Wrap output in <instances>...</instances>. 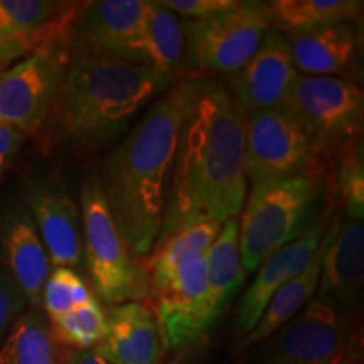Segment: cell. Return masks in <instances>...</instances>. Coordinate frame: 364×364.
Wrapping results in <instances>:
<instances>
[{
  "instance_id": "ffe728a7",
  "label": "cell",
  "mask_w": 364,
  "mask_h": 364,
  "mask_svg": "<svg viewBox=\"0 0 364 364\" xmlns=\"http://www.w3.org/2000/svg\"><path fill=\"white\" fill-rule=\"evenodd\" d=\"M338 226L339 218H334L321 245H318L316 255L312 257V260L309 262V265L302 272H299L292 280L287 282L279 292L270 299L265 312L262 314L260 321L257 322V326L253 327V331L250 332L247 338H243L245 346L263 343L272 334H275L282 326H285L290 318L297 316L314 299V295L317 292L318 279H321L322 260H324V255L327 248H329L332 238H334Z\"/></svg>"
},
{
  "instance_id": "484cf974",
  "label": "cell",
  "mask_w": 364,
  "mask_h": 364,
  "mask_svg": "<svg viewBox=\"0 0 364 364\" xmlns=\"http://www.w3.org/2000/svg\"><path fill=\"white\" fill-rule=\"evenodd\" d=\"M327 196L338 201L348 220L364 218V152L363 140L338 150L327 159Z\"/></svg>"
},
{
  "instance_id": "5b68a950",
  "label": "cell",
  "mask_w": 364,
  "mask_h": 364,
  "mask_svg": "<svg viewBox=\"0 0 364 364\" xmlns=\"http://www.w3.org/2000/svg\"><path fill=\"white\" fill-rule=\"evenodd\" d=\"M83 260L95 294L108 306L144 302L150 297L149 273L132 255L113 221L98 174H88L81 186Z\"/></svg>"
},
{
  "instance_id": "9a60e30c",
  "label": "cell",
  "mask_w": 364,
  "mask_h": 364,
  "mask_svg": "<svg viewBox=\"0 0 364 364\" xmlns=\"http://www.w3.org/2000/svg\"><path fill=\"white\" fill-rule=\"evenodd\" d=\"M27 209L49 255L51 267H83L80 209L63 186L38 182L27 194Z\"/></svg>"
},
{
  "instance_id": "f546056e",
  "label": "cell",
  "mask_w": 364,
  "mask_h": 364,
  "mask_svg": "<svg viewBox=\"0 0 364 364\" xmlns=\"http://www.w3.org/2000/svg\"><path fill=\"white\" fill-rule=\"evenodd\" d=\"M161 6L169 9L177 17L188 21H204L233 11L240 6V0H161Z\"/></svg>"
},
{
  "instance_id": "3957f363",
  "label": "cell",
  "mask_w": 364,
  "mask_h": 364,
  "mask_svg": "<svg viewBox=\"0 0 364 364\" xmlns=\"http://www.w3.org/2000/svg\"><path fill=\"white\" fill-rule=\"evenodd\" d=\"M174 80L150 66L71 58L41 130L49 127L53 139L80 154L100 152L124 135L136 113Z\"/></svg>"
},
{
  "instance_id": "1f68e13d",
  "label": "cell",
  "mask_w": 364,
  "mask_h": 364,
  "mask_svg": "<svg viewBox=\"0 0 364 364\" xmlns=\"http://www.w3.org/2000/svg\"><path fill=\"white\" fill-rule=\"evenodd\" d=\"M61 364H110L107 358L98 351V348L91 349H71L61 348Z\"/></svg>"
},
{
  "instance_id": "603a6c76",
  "label": "cell",
  "mask_w": 364,
  "mask_h": 364,
  "mask_svg": "<svg viewBox=\"0 0 364 364\" xmlns=\"http://www.w3.org/2000/svg\"><path fill=\"white\" fill-rule=\"evenodd\" d=\"M142 65L177 78L184 65V26L169 9L147 0Z\"/></svg>"
},
{
  "instance_id": "2e32d148",
  "label": "cell",
  "mask_w": 364,
  "mask_h": 364,
  "mask_svg": "<svg viewBox=\"0 0 364 364\" xmlns=\"http://www.w3.org/2000/svg\"><path fill=\"white\" fill-rule=\"evenodd\" d=\"M364 290V225L339 220L329 248L322 260L321 279L314 297L351 314L361 306Z\"/></svg>"
},
{
  "instance_id": "e575fe53",
  "label": "cell",
  "mask_w": 364,
  "mask_h": 364,
  "mask_svg": "<svg viewBox=\"0 0 364 364\" xmlns=\"http://www.w3.org/2000/svg\"><path fill=\"white\" fill-rule=\"evenodd\" d=\"M171 364H179V361H174V363H171Z\"/></svg>"
},
{
  "instance_id": "836d02e7",
  "label": "cell",
  "mask_w": 364,
  "mask_h": 364,
  "mask_svg": "<svg viewBox=\"0 0 364 364\" xmlns=\"http://www.w3.org/2000/svg\"><path fill=\"white\" fill-rule=\"evenodd\" d=\"M332 364H363V359H361V356H358L356 351H354V353L344 354L343 358H339L338 361L332 363Z\"/></svg>"
},
{
  "instance_id": "d6986e66",
  "label": "cell",
  "mask_w": 364,
  "mask_h": 364,
  "mask_svg": "<svg viewBox=\"0 0 364 364\" xmlns=\"http://www.w3.org/2000/svg\"><path fill=\"white\" fill-rule=\"evenodd\" d=\"M287 38L299 75L336 78V75H346L356 65L359 46L353 24L327 26Z\"/></svg>"
},
{
  "instance_id": "7a4b0ae2",
  "label": "cell",
  "mask_w": 364,
  "mask_h": 364,
  "mask_svg": "<svg viewBox=\"0 0 364 364\" xmlns=\"http://www.w3.org/2000/svg\"><path fill=\"white\" fill-rule=\"evenodd\" d=\"M189 93L186 80L161 95L98 174L113 221L139 260L152 253L161 233Z\"/></svg>"
},
{
  "instance_id": "30bf717a",
  "label": "cell",
  "mask_w": 364,
  "mask_h": 364,
  "mask_svg": "<svg viewBox=\"0 0 364 364\" xmlns=\"http://www.w3.org/2000/svg\"><path fill=\"white\" fill-rule=\"evenodd\" d=\"M348 316L314 297L265 339L258 364H332L354 353L356 336Z\"/></svg>"
},
{
  "instance_id": "83f0119b",
  "label": "cell",
  "mask_w": 364,
  "mask_h": 364,
  "mask_svg": "<svg viewBox=\"0 0 364 364\" xmlns=\"http://www.w3.org/2000/svg\"><path fill=\"white\" fill-rule=\"evenodd\" d=\"M95 299L83 277L73 268L58 267L49 273L43 289L41 309L48 318L65 316Z\"/></svg>"
},
{
  "instance_id": "ac0fdd59",
  "label": "cell",
  "mask_w": 364,
  "mask_h": 364,
  "mask_svg": "<svg viewBox=\"0 0 364 364\" xmlns=\"http://www.w3.org/2000/svg\"><path fill=\"white\" fill-rule=\"evenodd\" d=\"M98 351L110 364H159L164 344L156 312L145 302H127L107 314V332Z\"/></svg>"
},
{
  "instance_id": "9c48e42d",
  "label": "cell",
  "mask_w": 364,
  "mask_h": 364,
  "mask_svg": "<svg viewBox=\"0 0 364 364\" xmlns=\"http://www.w3.org/2000/svg\"><path fill=\"white\" fill-rule=\"evenodd\" d=\"M150 297L166 353L193 348L220 318L208 287L204 255L186 258Z\"/></svg>"
},
{
  "instance_id": "ba28073f",
  "label": "cell",
  "mask_w": 364,
  "mask_h": 364,
  "mask_svg": "<svg viewBox=\"0 0 364 364\" xmlns=\"http://www.w3.org/2000/svg\"><path fill=\"white\" fill-rule=\"evenodd\" d=\"M70 51L43 48L0 71V127L31 136L48 120L70 66Z\"/></svg>"
},
{
  "instance_id": "277c9868",
  "label": "cell",
  "mask_w": 364,
  "mask_h": 364,
  "mask_svg": "<svg viewBox=\"0 0 364 364\" xmlns=\"http://www.w3.org/2000/svg\"><path fill=\"white\" fill-rule=\"evenodd\" d=\"M326 167L322 159L307 172L252 184L238 220L245 272H257L267 257L300 238L324 215Z\"/></svg>"
},
{
  "instance_id": "5bb4252c",
  "label": "cell",
  "mask_w": 364,
  "mask_h": 364,
  "mask_svg": "<svg viewBox=\"0 0 364 364\" xmlns=\"http://www.w3.org/2000/svg\"><path fill=\"white\" fill-rule=\"evenodd\" d=\"M297 78L289 38L270 29L255 56L235 75L230 93L247 117L280 107Z\"/></svg>"
},
{
  "instance_id": "7402d4cb",
  "label": "cell",
  "mask_w": 364,
  "mask_h": 364,
  "mask_svg": "<svg viewBox=\"0 0 364 364\" xmlns=\"http://www.w3.org/2000/svg\"><path fill=\"white\" fill-rule=\"evenodd\" d=\"M204 258H206L208 287L211 292L213 306L221 316L231 300L240 294L248 275L241 263L240 228L236 218L223 223L220 235L204 255Z\"/></svg>"
},
{
  "instance_id": "4316f807",
  "label": "cell",
  "mask_w": 364,
  "mask_h": 364,
  "mask_svg": "<svg viewBox=\"0 0 364 364\" xmlns=\"http://www.w3.org/2000/svg\"><path fill=\"white\" fill-rule=\"evenodd\" d=\"M49 329L59 348H97L107 332V314L98 299L73 309L65 316L48 318Z\"/></svg>"
},
{
  "instance_id": "d6a6232c",
  "label": "cell",
  "mask_w": 364,
  "mask_h": 364,
  "mask_svg": "<svg viewBox=\"0 0 364 364\" xmlns=\"http://www.w3.org/2000/svg\"><path fill=\"white\" fill-rule=\"evenodd\" d=\"M31 54V49L21 43H14V41L0 39V65L4 63L16 61Z\"/></svg>"
},
{
  "instance_id": "4dcf8cb0",
  "label": "cell",
  "mask_w": 364,
  "mask_h": 364,
  "mask_svg": "<svg viewBox=\"0 0 364 364\" xmlns=\"http://www.w3.org/2000/svg\"><path fill=\"white\" fill-rule=\"evenodd\" d=\"M29 136L19 130L0 127V174L7 169Z\"/></svg>"
},
{
  "instance_id": "4fadbf2b",
  "label": "cell",
  "mask_w": 364,
  "mask_h": 364,
  "mask_svg": "<svg viewBox=\"0 0 364 364\" xmlns=\"http://www.w3.org/2000/svg\"><path fill=\"white\" fill-rule=\"evenodd\" d=\"M331 208L314 223L311 230L306 231L300 238L294 240L292 243L285 245L267 257L257 275L248 287L247 292L241 297L235 316V331L240 338H247L257 322L260 321L262 314L270 302V299L309 265L312 257L316 255L318 245L329 230L332 218Z\"/></svg>"
},
{
  "instance_id": "8992f818",
  "label": "cell",
  "mask_w": 364,
  "mask_h": 364,
  "mask_svg": "<svg viewBox=\"0 0 364 364\" xmlns=\"http://www.w3.org/2000/svg\"><path fill=\"white\" fill-rule=\"evenodd\" d=\"M280 108L311 139L317 157L324 161L363 140L364 93L348 80L299 75Z\"/></svg>"
},
{
  "instance_id": "d4e9b609",
  "label": "cell",
  "mask_w": 364,
  "mask_h": 364,
  "mask_svg": "<svg viewBox=\"0 0 364 364\" xmlns=\"http://www.w3.org/2000/svg\"><path fill=\"white\" fill-rule=\"evenodd\" d=\"M223 225L216 221H204L177 231L171 238L154 247L152 253L144 262L149 273L150 292L169 280L186 258L193 255H206L220 235Z\"/></svg>"
},
{
  "instance_id": "7c38bea8",
  "label": "cell",
  "mask_w": 364,
  "mask_h": 364,
  "mask_svg": "<svg viewBox=\"0 0 364 364\" xmlns=\"http://www.w3.org/2000/svg\"><path fill=\"white\" fill-rule=\"evenodd\" d=\"M147 0H98L83 4L70 46L71 58L142 65Z\"/></svg>"
},
{
  "instance_id": "44dd1931",
  "label": "cell",
  "mask_w": 364,
  "mask_h": 364,
  "mask_svg": "<svg viewBox=\"0 0 364 364\" xmlns=\"http://www.w3.org/2000/svg\"><path fill=\"white\" fill-rule=\"evenodd\" d=\"M361 0H275L267 4L272 29L297 36L361 19Z\"/></svg>"
},
{
  "instance_id": "cb8c5ba5",
  "label": "cell",
  "mask_w": 364,
  "mask_h": 364,
  "mask_svg": "<svg viewBox=\"0 0 364 364\" xmlns=\"http://www.w3.org/2000/svg\"><path fill=\"white\" fill-rule=\"evenodd\" d=\"M0 364H61V348L43 309L29 307L17 318L0 346Z\"/></svg>"
},
{
  "instance_id": "f1b7e54d",
  "label": "cell",
  "mask_w": 364,
  "mask_h": 364,
  "mask_svg": "<svg viewBox=\"0 0 364 364\" xmlns=\"http://www.w3.org/2000/svg\"><path fill=\"white\" fill-rule=\"evenodd\" d=\"M29 306L21 287L16 284L11 273L0 263V346L6 341L9 331Z\"/></svg>"
},
{
  "instance_id": "6da1fadb",
  "label": "cell",
  "mask_w": 364,
  "mask_h": 364,
  "mask_svg": "<svg viewBox=\"0 0 364 364\" xmlns=\"http://www.w3.org/2000/svg\"><path fill=\"white\" fill-rule=\"evenodd\" d=\"M245 115L220 81L191 78L161 233L240 216L248 194L243 169Z\"/></svg>"
},
{
  "instance_id": "e0dca14e",
  "label": "cell",
  "mask_w": 364,
  "mask_h": 364,
  "mask_svg": "<svg viewBox=\"0 0 364 364\" xmlns=\"http://www.w3.org/2000/svg\"><path fill=\"white\" fill-rule=\"evenodd\" d=\"M0 263L21 287L29 306L41 309L53 267L27 206L11 208L0 221Z\"/></svg>"
},
{
  "instance_id": "52a82bcc",
  "label": "cell",
  "mask_w": 364,
  "mask_h": 364,
  "mask_svg": "<svg viewBox=\"0 0 364 364\" xmlns=\"http://www.w3.org/2000/svg\"><path fill=\"white\" fill-rule=\"evenodd\" d=\"M182 26L184 63L203 75H236L272 29L270 14L263 2H240L233 11Z\"/></svg>"
},
{
  "instance_id": "8fae6325",
  "label": "cell",
  "mask_w": 364,
  "mask_h": 364,
  "mask_svg": "<svg viewBox=\"0 0 364 364\" xmlns=\"http://www.w3.org/2000/svg\"><path fill=\"white\" fill-rule=\"evenodd\" d=\"M321 161L311 139L280 107L245 117L243 169L252 184L307 172Z\"/></svg>"
}]
</instances>
